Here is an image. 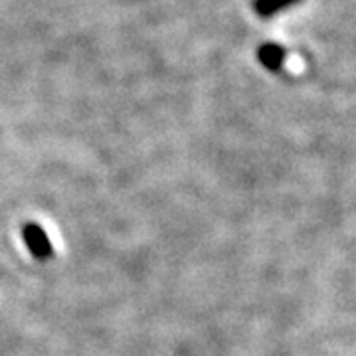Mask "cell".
Returning a JSON list of instances; mask_svg holds the SVG:
<instances>
[{"label": "cell", "mask_w": 356, "mask_h": 356, "mask_svg": "<svg viewBox=\"0 0 356 356\" xmlns=\"http://www.w3.org/2000/svg\"><path fill=\"white\" fill-rule=\"evenodd\" d=\"M22 240H24L26 250L34 255L36 259L44 261V259H50L54 255V243L51 238L48 236V232L42 228L36 222H28L22 228Z\"/></svg>", "instance_id": "1"}, {"label": "cell", "mask_w": 356, "mask_h": 356, "mask_svg": "<svg viewBox=\"0 0 356 356\" xmlns=\"http://www.w3.org/2000/svg\"><path fill=\"white\" fill-rule=\"evenodd\" d=\"M259 62L266 65L267 70L277 72L285 64V50L277 46V44H264L259 51H257Z\"/></svg>", "instance_id": "2"}, {"label": "cell", "mask_w": 356, "mask_h": 356, "mask_svg": "<svg viewBox=\"0 0 356 356\" xmlns=\"http://www.w3.org/2000/svg\"><path fill=\"white\" fill-rule=\"evenodd\" d=\"M301 0H254V10L264 18L275 16L281 10H287L289 6L297 4Z\"/></svg>", "instance_id": "3"}]
</instances>
